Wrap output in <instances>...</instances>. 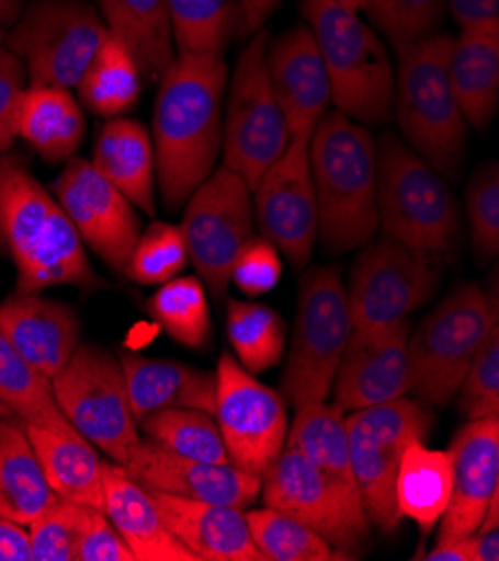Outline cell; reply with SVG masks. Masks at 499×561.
Wrapping results in <instances>:
<instances>
[{
	"instance_id": "53",
	"label": "cell",
	"mask_w": 499,
	"mask_h": 561,
	"mask_svg": "<svg viewBox=\"0 0 499 561\" xmlns=\"http://www.w3.org/2000/svg\"><path fill=\"white\" fill-rule=\"evenodd\" d=\"M428 561H475V548H473V535L470 537H446L439 539L432 550H428Z\"/></svg>"
},
{
	"instance_id": "24",
	"label": "cell",
	"mask_w": 499,
	"mask_h": 561,
	"mask_svg": "<svg viewBox=\"0 0 499 561\" xmlns=\"http://www.w3.org/2000/svg\"><path fill=\"white\" fill-rule=\"evenodd\" d=\"M148 492L163 524L200 561H264L242 508Z\"/></svg>"
},
{
	"instance_id": "41",
	"label": "cell",
	"mask_w": 499,
	"mask_h": 561,
	"mask_svg": "<svg viewBox=\"0 0 499 561\" xmlns=\"http://www.w3.org/2000/svg\"><path fill=\"white\" fill-rule=\"evenodd\" d=\"M152 320L184 347L204 350L211 341V311L197 277H173L148 300Z\"/></svg>"
},
{
	"instance_id": "47",
	"label": "cell",
	"mask_w": 499,
	"mask_h": 561,
	"mask_svg": "<svg viewBox=\"0 0 499 561\" xmlns=\"http://www.w3.org/2000/svg\"><path fill=\"white\" fill-rule=\"evenodd\" d=\"M283 262L281 253L269 240L251 238L238 253L234 268H231V283L247 296H262L271 291L281 283Z\"/></svg>"
},
{
	"instance_id": "44",
	"label": "cell",
	"mask_w": 499,
	"mask_h": 561,
	"mask_svg": "<svg viewBox=\"0 0 499 561\" xmlns=\"http://www.w3.org/2000/svg\"><path fill=\"white\" fill-rule=\"evenodd\" d=\"M90 506L57 499L30 526L32 561H75Z\"/></svg>"
},
{
	"instance_id": "21",
	"label": "cell",
	"mask_w": 499,
	"mask_h": 561,
	"mask_svg": "<svg viewBox=\"0 0 499 561\" xmlns=\"http://www.w3.org/2000/svg\"><path fill=\"white\" fill-rule=\"evenodd\" d=\"M266 75L279 101L290 137H311L318 122L329 112L331 88L327 68L311 30L300 23L269 38Z\"/></svg>"
},
{
	"instance_id": "3",
	"label": "cell",
	"mask_w": 499,
	"mask_h": 561,
	"mask_svg": "<svg viewBox=\"0 0 499 561\" xmlns=\"http://www.w3.org/2000/svg\"><path fill=\"white\" fill-rule=\"evenodd\" d=\"M309 165L322 249L329 255L363 249L378 231L372 133L329 110L309 137Z\"/></svg>"
},
{
	"instance_id": "12",
	"label": "cell",
	"mask_w": 499,
	"mask_h": 561,
	"mask_svg": "<svg viewBox=\"0 0 499 561\" xmlns=\"http://www.w3.org/2000/svg\"><path fill=\"white\" fill-rule=\"evenodd\" d=\"M54 399L72 427L115 463H126L139 445L122 363L94 345H79L52 378Z\"/></svg>"
},
{
	"instance_id": "1",
	"label": "cell",
	"mask_w": 499,
	"mask_h": 561,
	"mask_svg": "<svg viewBox=\"0 0 499 561\" xmlns=\"http://www.w3.org/2000/svg\"><path fill=\"white\" fill-rule=\"evenodd\" d=\"M229 70L222 54H175L159 79L152 112L157 184L169 210H182L215 171Z\"/></svg>"
},
{
	"instance_id": "50",
	"label": "cell",
	"mask_w": 499,
	"mask_h": 561,
	"mask_svg": "<svg viewBox=\"0 0 499 561\" xmlns=\"http://www.w3.org/2000/svg\"><path fill=\"white\" fill-rule=\"evenodd\" d=\"M0 561H32L30 533L5 517H0Z\"/></svg>"
},
{
	"instance_id": "11",
	"label": "cell",
	"mask_w": 499,
	"mask_h": 561,
	"mask_svg": "<svg viewBox=\"0 0 499 561\" xmlns=\"http://www.w3.org/2000/svg\"><path fill=\"white\" fill-rule=\"evenodd\" d=\"M269 32L262 27L249 36L229 83L227 115L222 117V159L249 188L262 178L290 144V128L273 96L266 75Z\"/></svg>"
},
{
	"instance_id": "43",
	"label": "cell",
	"mask_w": 499,
	"mask_h": 561,
	"mask_svg": "<svg viewBox=\"0 0 499 561\" xmlns=\"http://www.w3.org/2000/svg\"><path fill=\"white\" fill-rule=\"evenodd\" d=\"M370 25L395 49L439 32L449 14V0H365Z\"/></svg>"
},
{
	"instance_id": "28",
	"label": "cell",
	"mask_w": 499,
	"mask_h": 561,
	"mask_svg": "<svg viewBox=\"0 0 499 561\" xmlns=\"http://www.w3.org/2000/svg\"><path fill=\"white\" fill-rule=\"evenodd\" d=\"M451 81L466 124L486 130L499 103V19L462 27L453 38Z\"/></svg>"
},
{
	"instance_id": "10",
	"label": "cell",
	"mask_w": 499,
	"mask_h": 561,
	"mask_svg": "<svg viewBox=\"0 0 499 561\" xmlns=\"http://www.w3.org/2000/svg\"><path fill=\"white\" fill-rule=\"evenodd\" d=\"M107 38L90 0H30L5 45L21 56L30 85L72 90Z\"/></svg>"
},
{
	"instance_id": "31",
	"label": "cell",
	"mask_w": 499,
	"mask_h": 561,
	"mask_svg": "<svg viewBox=\"0 0 499 561\" xmlns=\"http://www.w3.org/2000/svg\"><path fill=\"white\" fill-rule=\"evenodd\" d=\"M107 34L122 41L146 81H159L175 59L169 0H97Z\"/></svg>"
},
{
	"instance_id": "40",
	"label": "cell",
	"mask_w": 499,
	"mask_h": 561,
	"mask_svg": "<svg viewBox=\"0 0 499 561\" xmlns=\"http://www.w3.org/2000/svg\"><path fill=\"white\" fill-rule=\"evenodd\" d=\"M141 432L169 450L208 463H229L225 440L213 414L191 408L159 410L139 421Z\"/></svg>"
},
{
	"instance_id": "49",
	"label": "cell",
	"mask_w": 499,
	"mask_h": 561,
	"mask_svg": "<svg viewBox=\"0 0 499 561\" xmlns=\"http://www.w3.org/2000/svg\"><path fill=\"white\" fill-rule=\"evenodd\" d=\"M75 561H137L120 530L110 524L103 511L90 508Z\"/></svg>"
},
{
	"instance_id": "38",
	"label": "cell",
	"mask_w": 499,
	"mask_h": 561,
	"mask_svg": "<svg viewBox=\"0 0 499 561\" xmlns=\"http://www.w3.org/2000/svg\"><path fill=\"white\" fill-rule=\"evenodd\" d=\"M227 333L238 363L253 376L283 360L287 329L283 318L266 305L231 300L227 309Z\"/></svg>"
},
{
	"instance_id": "26",
	"label": "cell",
	"mask_w": 499,
	"mask_h": 561,
	"mask_svg": "<svg viewBox=\"0 0 499 561\" xmlns=\"http://www.w3.org/2000/svg\"><path fill=\"white\" fill-rule=\"evenodd\" d=\"M49 488L59 499L103 511L101 461L70 421L23 423Z\"/></svg>"
},
{
	"instance_id": "13",
	"label": "cell",
	"mask_w": 499,
	"mask_h": 561,
	"mask_svg": "<svg viewBox=\"0 0 499 561\" xmlns=\"http://www.w3.org/2000/svg\"><path fill=\"white\" fill-rule=\"evenodd\" d=\"M256 215L249 184L219 165L184 204L182 236L189 260L215 300H225L240 249L253 238Z\"/></svg>"
},
{
	"instance_id": "32",
	"label": "cell",
	"mask_w": 499,
	"mask_h": 561,
	"mask_svg": "<svg viewBox=\"0 0 499 561\" xmlns=\"http://www.w3.org/2000/svg\"><path fill=\"white\" fill-rule=\"evenodd\" d=\"M57 499L23 421L0 419V517L30 526Z\"/></svg>"
},
{
	"instance_id": "17",
	"label": "cell",
	"mask_w": 499,
	"mask_h": 561,
	"mask_svg": "<svg viewBox=\"0 0 499 561\" xmlns=\"http://www.w3.org/2000/svg\"><path fill=\"white\" fill-rule=\"evenodd\" d=\"M260 494L266 508L303 522L348 554L356 557V550L370 537L367 515L352 511L314 463L292 445H285L281 457L262 474Z\"/></svg>"
},
{
	"instance_id": "8",
	"label": "cell",
	"mask_w": 499,
	"mask_h": 561,
	"mask_svg": "<svg viewBox=\"0 0 499 561\" xmlns=\"http://www.w3.org/2000/svg\"><path fill=\"white\" fill-rule=\"evenodd\" d=\"M352 333L348 289L337 268L316 266L303 275L283 399L294 405L327 401Z\"/></svg>"
},
{
	"instance_id": "34",
	"label": "cell",
	"mask_w": 499,
	"mask_h": 561,
	"mask_svg": "<svg viewBox=\"0 0 499 561\" xmlns=\"http://www.w3.org/2000/svg\"><path fill=\"white\" fill-rule=\"evenodd\" d=\"M453 492V461L449 450H430L423 440H412L397 472V513L410 519L421 535H430L449 508Z\"/></svg>"
},
{
	"instance_id": "18",
	"label": "cell",
	"mask_w": 499,
	"mask_h": 561,
	"mask_svg": "<svg viewBox=\"0 0 499 561\" xmlns=\"http://www.w3.org/2000/svg\"><path fill=\"white\" fill-rule=\"evenodd\" d=\"M54 197L61 204L83 244L110 268L124 271L141 233L135 206L110 184L92 161L68 159L64 173L54 180Z\"/></svg>"
},
{
	"instance_id": "51",
	"label": "cell",
	"mask_w": 499,
	"mask_h": 561,
	"mask_svg": "<svg viewBox=\"0 0 499 561\" xmlns=\"http://www.w3.org/2000/svg\"><path fill=\"white\" fill-rule=\"evenodd\" d=\"M449 14L462 27L499 19V0H449Z\"/></svg>"
},
{
	"instance_id": "15",
	"label": "cell",
	"mask_w": 499,
	"mask_h": 561,
	"mask_svg": "<svg viewBox=\"0 0 499 561\" xmlns=\"http://www.w3.org/2000/svg\"><path fill=\"white\" fill-rule=\"evenodd\" d=\"M215 412L229 463L242 472L262 477L287 445V401L253 378L231 354L217 363Z\"/></svg>"
},
{
	"instance_id": "48",
	"label": "cell",
	"mask_w": 499,
	"mask_h": 561,
	"mask_svg": "<svg viewBox=\"0 0 499 561\" xmlns=\"http://www.w3.org/2000/svg\"><path fill=\"white\" fill-rule=\"evenodd\" d=\"M27 88L25 64L3 43L0 45V152H8L19 137V107Z\"/></svg>"
},
{
	"instance_id": "4",
	"label": "cell",
	"mask_w": 499,
	"mask_h": 561,
	"mask_svg": "<svg viewBox=\"0 0 499 561\" xmlns=\"http://www.w3.org/2000/svg\"><path fill=\"white\" fill-rule=\"evenodd\" d=\"M453 38L434 32L395 49L393 117L406 144L441 178H457L468 150V124L451 81Z\"/></svg>"
},
{
	"instance_id": "57",
	"label": "cell",
	"mask_w": 499,
	"mask_h": 561,
	"mask_svg": "<svg viewBox=\"0 0 499 561\" xmlns=\"http://www.w3.org/2000/svg\"><path fill=\"white\" fill-rule=\"evenodd\" d=\"M12 416H14V414L8 410V405H5L3 401H0V419H12ZM14 419H16V416H14Z\"/></svg>"
},
{
	"instance_id": "14",
	"label": "cell",
	"mask_w": 499,
	"mask_h": 561,
	"mask_svg": "<svg viewBox=\"0 0 499 561\" xmlns=\"http://www.w3.org/2000/svg\"><path fill=\"white\" fill-rule=\"evenodd\" d=\"M439 283V255L408 249L387 236L367 242L345 287L352 329H381L408 320L434 296Z\"/></svg>"
},
{
	"instance_id": "36",
	"label": "cell",
	"mask_w": 499,
	"mask_h": 561,
	"mask_svg": "<svg viewBox=\"0 0 499 561\" xmlns=\"http://www.w3.org/2000/svg\"><path fill=\"white\" fill-rule=\"evenodd\" d=\"M178 54H225L240 36V0H169Z\"/></svg>"
},
{
	"instance_id": "33",
	"label": "cell",
	"mask_w": 499,
	"mask_h": 561,
	"mask_svg": "<svg viewBox=\"0 0 499 561\" xmlns=\"http://www.w3.org/2000/svg\"><path fill=\"white\" fill-rule=\"evenodd\" d=\"M16 133L47 163H61L79 150L86 137V117L70 90L30 85L19 107Z\"/></svg>"
},
{
	"instance_id": "9",
	"label": "cell",
	"mask_w": 499,
	"mask_h": 561,
	"mask_svg": "<svg viewBox=\"0 0 499 561\" xmlns=\"http://www.w3.org/2000/svg\"><path fill=\"white\" fill-rule=\"evenodd\" d=\"M432 414L419 399L401 397L345 414L350 457L363 508L370 524L390 533L399 526L397 472L406 447L423 440L432 427Z\"/></svg>"
},
{
	"instance_id": "6",
	"label": "cell",
	"mask_w": 499,
	"mask_h": 561,
	"mask_svg": "<svg viewBox=\"0 0 499 561\" xmlns=\"http://www.w3.org/2000/svg\"><path fill=\"white\" fill-rule=\"evenodd\" d=\"M376 206L383 236L430 255L455 253L460 206L451 186L393 133L376 144Z\"/></svg>"
},
{
	"instance_id": "19",
	"label": "cell",
	"mask_w": 499,
	"mask_h": 561,
	"mask_svg": "<svg viewBox=\"0 0 499 561\" xmlns=\"http://www.w3.org/2000/svg\"><path fill=\"white\" fill-rule=\"evenodd\" d=\"M410 320L381 329H352L334 385H331L337 410L350 414L410 394Z\"/></svg>"
},
{
	"instance_id": "23",
	"label": "cell",
	"mask_w": 499,
	"mask_h": 561,
	"mask_svg": "<svg viewBox=\"0 0 499 561\" xmlns=\"http://www.w3.org/2000/svg\"><path fill=\"white\" fill-rule=\"evenodd\" d=\"M0 329L45 378L59 376L81 345L77 311L41 294H16L0 305Z\"/></svg>"
},
{
	"instance_id": "2",
	"label": "cell",
	"mask_w": 499,
	"mask_h": 561,
	"mask_svg": "<svg viewBox=\"0 0 499 561\" xmlns=\"http://www.w3.org/2000/svg\"><path fill=\"white\" fill-rule=\"evenodd\" d=\"M0 247L16 266V289L99 287L86 244L49 191L16 157H0Z\"/></svg>"
},
{
	"instance_id": "30",
	"label": "cell",
	"mask_w": 499,
	"mask_h": 561,
	"mask_svg": "<svg viewBox=\"0 0 499 561\" xmlns=\"http://www.w3.org/2000/svg\"><path fill=\"white\" fill-rule=\"evenodd\" d=\"M287 445L296 447L314 463V468L343 496L352 511L365 513L352 468L345 414L341 410L327 405L325 401L296 408Z\"/></svg>"
},
{
	"instance_id": "29",
	"label": "cell",
	"mask_w": 499,
	"mask_h": 561,
	"mask_svg": "<svg viewBox=\"0 0 499 561\" xmlns=\"http://www.w3.org/2000/svg\"><path fill=\"white\" fill-rule=\"evenodd\" d=\"M92 165L139 210L155 215V146L148 128L133 119H110L97 135Z\"/></svg>"
},
{
	"instance_id": "25",
	"label": "cell",
	"mask_w": 499,
	"mask_h": 561,
	"mask_svg": "<svg viewBox=\"0 0 499 561\" xmlns=\"http://www.w3.org/2000/svg\"><path fill=\"white\" fill-rule=\"evenodd\" d=\"M103 513L137 561H200L163 524L152 494L122 463L101 461Z\"/></svg>"
},
{
	"instance_id": "42",
	"label": "cell",
	"mask_w": 499,
	"mask_h": 561,
	"mask_svg": "<svg viewBox=\"0 0 499 561\" xmlns=\"http://www.w3.org/2000/svg\"><path fill=\"white\" fill-rule=\"evenodd\" d=\"M182 229L169 221H155L139 233L124 273L137 285H163L189 264Z\"/></svg>"
},
{
	"instance_id": "46",
	"label": "cell",
	"mask_w": 499,
	"mask_h": 561,
	"mask_svg": "<svg viewBox=\"0 0 499 561\" xmlns=\"http://www.w3.org/2000/svg\"><path fill=\"white\" fill-rule=\"evenodd\" d=\"M466 215L470 242L479 260L499 253V165L495 161L477 168L466 186Z\"/></svg>"
},
{
	"instance_id": "27",
	"label": "cell",
	"mask_w": 499,
	"mask_h": 561,
	"mask_svg": "<svg viewBox=\"0 0 499 561\" xmlns=\"http://www.w3.org/2000/svg\"><path fill=\"white\" fill-rule=\"evenodd\" d=\"M120 363L137 423L152 412L171 408L215 412V374L178 360L137 354H124Z\"/></svg>"
},
{
	"instance_id": "55",
	"label": "cell",
	"mask_w": 499,
	"mask_h": 561,
	"mask_svg": "<svg viewBox=\"0 0 499 561\" xmlns=\"http://www.w3.org/2000/svg\"><path fill=\"white\" fill-rule=\"evenodd\" d=\"M27 0H0V25L12 27L23 14Z\"/></svg>"
},
{
	"instance_id": "45",
	"label": "cell",
	"mask_w": 499,
	"mask_h": 561,
	"mask_svg": "<svg viewBox=\"0 0 499 561\" xmlns=\"http://www.w3.org/2000/svg\"><path fill=\"white\" fill-rule=\"evenodd\" d=\"M455 397L468 421L499 416V322L488 331Z\"/></svg>"
},
{
	"instance_id": "54",
	"label": "cell",
	"mask_w": 499,
	"mask_h": 561,
	"mask_svg": "<svg viewBox=\"0 0 499 561\" xmlns=\"http://www.w3.org/2000/svg\"><path fill=\"white\" fill-rule=\"evenodd\" d=\"M475 561H497L499 559V533H475L473 535Z\"/></svg>"
},
{
	"instance_id": "16",
	"label": "cell",
	"mask_w": 499,
	"mask_h": 561,
	"mask_svg": "<svg viewBox=\"0 0 499 561\" xmlns=\"http://www.w3.org/2000/svg\"><path fill=\"white\" fill-rule=\"evenodd\" d=\"M256 224L264 240L283 253L298 271L318 240V210L309 165V139L292 137L251 188Z\"/></svg>"
},
{
	"instance_id": "7",
	"label": "cell",
	"mask_w": 499,
	"mask_h": 561,
	"mask_svg": "<svg viewBox=\"0 0 499 561\" xmlns=\"http://www.w3.org/2000/svg\"><path fill=\"white\" fill-rule=\"evenodd\" d=\"M499 322L497 298L479 285H462L443 298L408 339V378L412 394L446 408L460 389L477 350Z\"/></svg>"
},
{
	"instance_id": "20",
	"label": "cell",
	"mask_w": 499,
	"mask_h": 561,
	"mask_svg": "<svg viewBox=\"0 0 499 561\" xmlns=\"http://www.w3.org/2000/svg\"><path fill=\"white\" fill-rule=\"evenodd\" d=\"M124 470L146 490L242 511L258 501L262 488V477L242 472L231 463L182 457L148 436L139 440Z\"/></svg>"
},
{
	"instance_id": "22",
	"label": "cell",
	"mask_w": 499,
	"mask_h": 561,
	"mask_svg": "<svg viewBox=\"0 0 499 561\" xmlns=\"http://www.w3.org/2000/svg\"><path fill=\"white\" fill-rule=\"evenodd\" d=\"M449 455L453 492L439 539L475 535L488 501L499 492V416L475 419L457 430Z\"/></svg>"
},
{
	"instance_id": "58",
	"label": "cell",
	"mask_w": 499,
	"mask_h": 561,
	"mask_svg": "<svg viewBox=\"0 0 499 561\" xmlns=\"http://www.w3.org/2000/svg\"><path fill=\"white\" fill-rule=\"evenodd\" d=\"M3 43H5V27L0 25V45H3Z\"/></svg>"
},
{
	"instance_id": "39",
	"label": "cell",
	"mask_w": 499,
	"mask_h": 561,
	"mask_svg": "<svg viewBox=\"0 0 499 561\" xmlns=\"http://www.w3.org/2000/svg\"><path fill=\"white\" fill-rule=\"evenodd\" d=\"M0 401L23 423L68 421L54 399L52 380L23 358L3 329H0Z\"/></svg>"
},
{
	"instance_id": "37",
	"label": "cell",
	"mask_w": 499,
	"mask_h": 561,
	"mask_svg": "<svg viewBox=\"0 0 499 561\" xmlns=\"http://www.w3.org/2000/svg\"><path fill=\"white\" fill-rule=\"evenodd\" d=\"M253 543L264 561H345L356 559L331 546L322 535L303 522L273 508L247 513Z\"/></svg>"
},
{
	"instance_id": "52",
	"label": "cell",
	"mask_w": 499,
	"mask_h": 561,
	"mask_svg": "<svg viewBox=\"0 0 499 561\" xmlns=\"http://www.w3.org/2000/svg\"><path fill=\"white\" fill-rule=\"evenodd\" d=\"M283 0H240L242 12V25L240 36H251L258 30L264 27V23L271 19V14L281 8Z\"/></svg>"
},
{
	"instance_id": "56",
	"label": "cell",
	"mask_w": 499,
	"mask_h": 561,
	"mask_svg": "<svg viewBox=\"0 0 499 561\" xmlns=\"http://www.w3.org/2000/svg\"><path fill=\"white\" fill-rule=\"evenodd\" d=\"M334 3H341V5H345V8H350V10H356V12H363V3H365V0H334Z\"/></svg>"
},
{
	"instance_id": "5",
	"label": "cell",
	"mask_w": 499,
	"mask_h": 561,
	"mask_svg": "<svg viewBox=\"0 0 499 561\" xmlns=\"http://www.w3.org/2000/svg\"><path fill=\"white\" fill-rule=\"evenodd\" d=\"M300 14L318 43L341 115L363 126L390 122L395 66L378 32L361 12L334 0H300Z\"/></svg>"
},
{
	"instance_id": "35",
	"label": "cell",
	"mask_w": 499,
	"mask_h": 561,
	"mask_svg": "<svg viewBox=\"0 0 499 561\" xmlns=\"http://www.w3.org/2000/svg\"><path fill=\"white\" fill-rule=\"evenodd\" d=\"M77 90L83 105L94 115L117 119L137 103L141 94V72L128 47L107 34Z\"/></svg>"
}]
</instances>
